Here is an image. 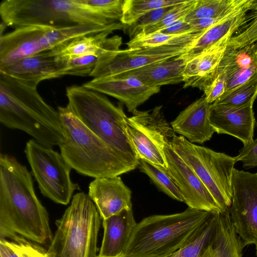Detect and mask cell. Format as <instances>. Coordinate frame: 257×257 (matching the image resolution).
<instances>
[{
    "instance_id": "1",
    "label": "cell",
    "mask_w": 257,
    "mask_h": 257,
    "mask_svg": "<svg viewBox=\"0 0 257 257\" xmlns=\"http://www.w3.org/2000/svg\"><path fill=\"white\" fill-rule=\"evenodd\" d=\"M48 213L34 190L32 174L16 159L0 155V239L23 237L50 243Z\"/></svg>"
},
{
    "instance_id": "2",
    "label": "cell",
    "mask_w": 257,
    "mask_h": 257,
    "mask_svg": "<svg viewBox=\"0 0 257 257\" xmlns=\"http://www.w3.org/2000/svg\"><path fill=\"white\" fill-rule=\"evenodd\" d=\"M64 138L58 146L72 169L94 178L118 176L136 169L139 160L120 152L97 137L69 108L59 106Z\"/></svg>"
},
{
    "instance_id": "3",
    "label": "cell",
    "mask_w": 257,
    "mask_h": 257,
    "mask_svg": "<svg viewBox=\"0 0 257 257\" xmlns=\"http://www.w3.org/2000/svg\"><path fill=\"white\" fill-rule=\"evenodd\" d=\"M0 122L26 132L41 145L59 146L64 135L60 113L37 91L9 76L0 74Z\"/></svg>"
},
{
    "instance_id": "4",
    "label": "cell",
    "mask_w": 257,
    "mask_h": 257,
    "mask_svg": "<svg viewBox=\"0 0 257 257\" xmlns=\"http://www.w3.org/2000/svg\"><path fill=\"white\" fill-rule=\"evenodd\" d=\"M211 212L188 207L168 215H153L137 223L125 257H166L179 250Z\"/></svg>"
},
{
    "instance_id": "5",
    "label": "cell",
    "mask_w": 257,
    "mask_h": 257,
    "mask_svg": "<svg viewBox=\"0 0 257 257\" xmlns=\"http://www.w3.org/2000/svg\"><path fill=\"white\" fill-rule=\"evenodd\" d=\"M66 94L67 106L88 128L116 150L138 159L127 134L128 117L121 104L115 105L83 85L67 87Z\"/></svg>"
},
{
    "instance_id": "6",
    "label": "cell",
    "mask_w": 257,
    "mask_h": 257,
    "mask_svg": "<svg viewBox=\"0 0 257 257\" xmlns=\"http://www.w3.org/2000/svg\"><path fill=\"white\" fill-rule=\"evenodd\" d=\"M101 218L88 194H75L56 221L57 229L47 250L48 256L97 257Z\"/></svg>"
},
{
    "instance_id": "7",
    "label": "cell",
    "mask_w": 257,
    "mask_h": 257,
    "mask_svg": "<svg viewBox=\"0 0 257 257\" xmlns=\"http://www.w3.org/2000/svg\"><path fill=\"white\" fill-rule=\"evenodd\" d=\"M2 21L15 28L28 25L106 26L110 22L88 10L81 0H5Z\"/></svg>"
},
{
    "instance_id": "8",
    "label": "cell",
    "mask_w": 257,
    "mask_h": 257,
    "mask_svg": "<svg viewBox=\"0 0 257 257\" xmlns=\"http://www.w3.org/2000/svg\"><path fill=\"white\" fill-rule=\"evenodd\" d=\"M170 146L197 174L222 212L228 211L235 158L192 144L181 136L176 135Z\"/></svg>"
},
{
    "instance_id": "9",
    "label": "cell",
    "mask_w": 257,
    "mask_h": 257,
    "mask_svg": "<svg viewBox=\"0 0 257 257\" xmlns=\"http://www.w3.org/2000/svg\"><path fill=\"white\" fill-rule=\"evenodd\" d=\"M25 153L41 193L54 202L67 205L78 184L70 178L71 167L61 154L34 139L27 142Z\"/></svg>"
},
{
    "instance_id": "10",
    "label": "cell",
    "mask_w": 257,
    "mask_h": 257,
    "mask_svg": "<svg viewBox=\"0 0 257 257\" xmlns=\"http://www.w3.org/2000/svg\"><path fill=\"white\" fill-rule=\"evenodd\" d=\"M163 105L137 110L127 118L126 132L139 160L167 168L164 147L176 135L163 113Z\"/></svg>"
},
{
    "instance_id": "11",
    "label": "cell",
    "mask_w": 257,
    "mask_h": 257,
    "mask_svg": "<svg viewBox=\"0 0 257 257\" xmlns=\"http://www.w3.org/2000/svg\"><path fill=\"white\" fill-rule=\"evenodd\" d=\"M228 211L243 245L257 244V173L233 169Z\"/></svg>"
},
{
    "instance_id": "12",
    "label": "cell",
    "mask_w": 257,
    "mask_h": 257,
    "mask_svg": "<svg viewBox=\"0 0 257 257\" xmlns=\"http://www.w3.org/2000/svg\"><path fill=\"white\" fill-rule=\"evenodd\" d=\"M192 44H168L158 47L119 50L98 58L90 76H114L184 54Z\"/></svg>"
},
{
    "instance_id": "13",
    "label": "cell",
    "mask_w": 257,
    "mask_h": 257,
    "mask_svg": "<svg viewBox=\"0 0 257 257\" xmlns=\"http://www.w3.org/2000/svg\"><path fill=\"white\" fill-rule=\"evenodd\" d=\"M167 170L189 207L214 213H223L203 182L169 144L164 147Z\"/></svg>"
},
{
    "instance_id": "14",
    "label": "cell",
    "mask_w": 257,
    "mask_h": 257,
    "mask_svg": "<svg viewBox=\"0 0 257 257\" xmlns=\"http://www.w3.org/2000/svg\"><path fill=\"white\" fill-rule=\"evenodd\" d=\"M83 86L116 98L132 113L161 90V87L147 86L135 77L119 75L93 78Z\"/></svg>"
},
{
    "instance_id": "15",
    "label": "cell",
    "mask_w": 257,
    "mask_h": 257,
    "mask_svg": "<svg viewBox=\"0 0 257 257\" xmlns=\"http://www.w3.org/2000/svg\"><path fill=\"white\" fill-rule=\"evenodd\" d=\"M253 104L230 107L213 103L210 108V125L218 134L233 136L246 146L253 141L255 119Z\"/></svg>"
},
{
    "instance_id": "16",
    "label": "cell",
    "mask_w": 257,
    "mask_h": 257,
    "mask_svg": "<svg viewBox=\"0 0 257 257\" xmlns=\"http://www.w3.org/2000/svg\"><path fill=\"white\" fill-rule=\"evenodd\" d=\"M0 74L11 77L35 88L43 80L62 77L58 62L51 50L41 52L9 64L0 66Z\"/></svg>"
},
{
    "instance_id": "17",
    "label": "cell",
    "mask_w": 257,
    "mask_h": 257,
    "mask_svg": "<svg viewBox=\"0 0 257 257\" xmlns=\"http://www.w3.org/2000/svg\"><path fill=\"white\" fill-rule=\"evenodd\" d=\"M88 196L102 220L132 209V192L119 176L95 178L89 185Z\"/></svg>"
},
{
    "instance_id": "18",
    "label": "cell",
    "mask_w": 257,
    "mask_h": 257,
    "mask_svg": "<svg viewBox=\"0 0 257 257\" xmlns=\"http://www.w3.org/2000/svg\"><path fill=\"white\" fill-rule=\"evenodd\" d=\"M221 73H225L226 76V89L222 96L256 75L257 41L239 48L226 46L217 69L216 75Z\"/></svg>"
},
{
    "instance_id": "19",
    "label": "cell",
    "mask_w": 257,
    "mask_h": 257,
    "mask_svg": "<svg viewBox=\"0 0 257 257\" xmlns=\"http://www.w3.org/2000/svg\"><path fill=\"white\" fill-rule=\"evenodd\" d=\"M49 27L44 25L21 26L1 36L0 66L43 52L41 41Z\"/></svg>"
},
{
    "instance_id": "20",
    "label": "cell",
    "mask_w": 257,
    "mask_h": 257,
    "mask_svg": "<svg viewBox=\"0 0 257 257\" xmlns=\"http://www.w3.org/2000/svg\"><path fill=\"white\" fill-rule=\"evenodd\" d=\"M210 105L204 96L193 102L171 122L174 132L192 144L209 141L215 133L209 121Z\"/></svg>"
},
{
    "instance_id": "21",
    "label": "cell",
    "mask_w": 257,
    "mask_h": 257,
    "mask_svg": "<svg viewBox=\"0 0 257 257\" xmlns=\"http://www.w3.org/2000/svg\"><path fill=\"white\" fill-rule=\"evenodd\" d=\"M253 4L236 12L206 30L193 43L188 50L180 57L187 62L212 48L226 45L233 34L246 22L247 12L251 10Z\"/></svg>"
},
{
    "instance_id": "22",
    "label": "cell",
    "mask_w": 257,
    "mask_h": 257,
    "mask_svg": "<svg viewBox=\"0 0 257 257\" xmlns=\"http://www.w3.org/2000/svg\"><path fill=\"white\" fill-rule=\"evenodd\" d=\"M132 209L102 220L103 236L98 256H124L137 225Z\"/></svg>"
},
{
    "instance_id": "23",
    "label": "cell",
    "mask_w": 257,
    "mask_h": 257,
    "mask_svg": "<svg viewBox=\"0 0 257 257\" xmlns=\"http://www.w3.org/2000/svg\"><path fill=\"white\" fill-rule=\"evenodd\" d=\"M113 31H105L76 38L51 50L58 59L94 55L98 58L120 50L122 38L108 36Z\"/></svg>"
},
{
    "instance_id": "24",
    "label": "cell",
    "mask_w": 257,
    "mask_h": 257,
    "mask_svg": "<svg viewBox=\"0 0 257 257\" xmlns=\"http://www.w3.org/2000/svg\"><path fill=\"white\" fill-rule=\"evenodd\" d=\"M186 63L179 56L117 75L135 77L145 85L153 87L176 84L183 82Z\"/></svg>"
},
{
    "instance_id": "25",
    "label": "cell",
    "mask_w": 257,
    "mask_h": 257,
    "mask_svg": "<svg viewBox=\"0 0 257 257\" xmlns=\"http://www.w3.org/2000/svg\"><path fill=\"white\" fill-rule=\"evenodd\" d=\"M226 46L212 48L187 62L183 72V88L196 87L203 91L215 78Z\"/></svg>"
},
{
    "instance_id": "26",
    "label": "cell",
    "mask_w": 257,
    "mask_h": 257,
    "mask_svg": "<svg viewBox=\"0 0 257 257\" xmlns=\"http://www.w3.org/2000/svg\"><path fill=\"white\" fill-rule=\"evenodd\" d=\"M255 0H196L184 20L226 16L251 6Z\"/></svg>"
},
{
    "instance_id": "27",
    "label": "cell",
    "mask_w": 257,
    "mask_h": 257,
    "mask_svg": "<svg viewBox=\"0 0 257 257\" xmlns=\"http://www.w3.org/2000/svg\"><path fill=\"white\" fill-rule=\"evenodd\" d=\"M220 213H212L176 253V257H199L215 236L218 226Z\"/></svg>"
},
{
    "instance_id": "28",
    "label": "cell",
    "mask_w": 257,
    "mask_h": 257,
    "mask_svg": "<svg viewBox=\"0 0 257 257\" xmlns=\"http://www.w3.org/2000/svg\"><path fill=\"white\" fill-rule=\"evenodd\" d=\"M187 33L178 35L164 34L158 32L131 39L126 43L128 49L158 47L168 44H192L203 33Z\"/></svg>"
},
{
    "instance_id": "29",
    "label": "cell",
    "mask_w": 257,
    "mask_h": 257,
    "mask_svg": "<svg viewBox=\"0 0 257 257\" xmlns=\"http://www.w3.org/2000/svg\"><path fill=\"white\" fill-rule=\"evenodd\" d=\"M186 0H124L120 22L128 26L143 15L154 10L173 6Z\"/></svg>"
},
{
    "instance_id": "30",
    "label": "cell",
    "mask_w": 257,
    "mask_h": 257,
    "mask_svg": "<svg viewBox=\"0 0 257 257\" xmlns=\"http://www.w3.org/2000/svg\"><path fill=\"white\" fill-rule=\"evenodd\" d=\"M139 166L141 171L147 175L160 190L170 198L183 202L179 189L166 168L144 160H139Z\"/></svg>"
},
{
    "instance_id": "31",
    "label": "cell",
    "mask_w": 257,
    "mask_h": 257,
    "mask_svg": "<svg viewBox=\"0 0 257 257\" xmlns=\"http://www.w3.org/2000/svg\"><path fill=\"white\" fill-rule=\"evenodd\" d=\"M257 96V74L213 103L238 107L253 103Z\"/></svg>"
},
{
    "instance_id": "32",
    "label": "cell",
    "mask_w": 257,
    "mask_h": 257,
    "mask_svg": "<svg viewBox=\"0 0 257 257\" xmlns=\"http://www.w3.org/2000/svg\"><path fill=\"white\" fill-rule=\"evenodd\" d=\"M56 58L58 62L61 76L66 75L90 76L98 60V58L94 55Z\"/></svg>"
},
{
    "instance_id": "33",
    "label": "cell",
    "mask_w": 257,
    "mask_h": 257,
    "mask_svg": "<svg viewBox=\"0 0 257 257\" xmlns=\"http://www.w3.org/2000/svg\"><path fill=\"white\" fill-rule=\"evenodd\" d=\"M124 0H81L90 11L112 22H120Z\"/></svg>"
},
{
    "instance_id": "34",
    "label": "cell",
    "mask_w": 257,
    "mask_h": 257,
    "mask_svg": "<svg viewBox=\"0 0 257 257\" xmlns=\"http://www.w3.org/2000/svg\"><path fill=\"white\" fill-rule=\"evenodd\" d=\"M195 1L196 0H186L183 3L176 5L159 22L142 29L135 37L139 35H145L157 32L177 21L184 18L193 8Z\"/></svg>"
},
{
    "instance_id": "35",
    "label": "cell",
    "mask_w": 257,
    "mask_h": 257,
    "mask_svg": "<svg viewBox=\"0 0 257 257\" xmlns=\"http://www.w3.org/2000/svg\"><path fill=\"white\" fill-rule=\"evenodd\" d=\"M5 240L19 257H49L47 250L42 247L24 238L18 237Z\"/></svg>"
},
{
    "instance_id": "36",
    "label": "cell",
    "mask_w": 257,
    "mask_h": 257,
    "mask_svg": "<svg viewBox=\"0 0 257 257\" xmlns=\"http://www.w3.org/2000/svg\"><path fill=\"white\" fill-rule=\"evenodd\" d=\"M176 6L154 10L142 16L132 25L127 26V32L131 39L134 38L142 29L159 22Z\"/></svg>"
},
{
    "instance_id": "37",
    "label": "cell",
    "mask_w": 257,
    "mask_h": 257,
    "mask_svg": "<svg viewBox=\"0 0 257 257\" xmlns=\"http://www.w3.org/2000/svg\"><path fill=\"white\" fill-rule=\"evenodd\" d=\"M226 86V76L225 73L217 74L214 80L203 91L208 103L212 104L224 93Z\"/></svg>"
},
{
    "instance_id": "38",
    "label": "cell",
    "mask_w": 257,
    "mask_h": 257,
    "mask_svg": "<svg viewBox=\"0 0 257 257\" xmlns=\"http://www.w3.org/2000/svg\"><path fill=\"white\" fill-rule=\"evenodd\" d=\"M237 162L241 161L243 167L248 169L257 167V138L253 142L243 146L239 151V154L235 157Z\"/></svg>"
},
{
    "instance_id": "39",
    "label": "cell",
    "mask_w": 257,
    "mask_h": 257,
    "mask_svg": "<svg viewBox=\"0 0 257 257\" xmlns=\"http://www.w3.org/2000/svg\"><path fill=\"white\" fill-rule=\"evenodd\" d=\"M158 32L172 35H178L187 33H196L194 31L189 23L186 22L184 18L180 19Z\"/></svg>"
},
{
    "instance_id": "40",
    "label": "cell",
    "mask_w": 257,
    "mask_h": 257,
    "mask_svg": "<svg viewBox=\"0 0 257 257\" xmlns=\"http://www.w3.org/2000/svg\"><path fill=\"white\" fill-rule=\"evenodd\" d=\"M235 13H234L233 14L227 15L226 16L220 17V18H202V19H196V20H192V21L189 22L188 23H189V24L191 25V26L195 32L198 33H200L204 32V31H205L206 30H207L208 29H209V28H210L214 25H215L216 23L219 22L220 21L227 18V17H229L230 16L232 15V14H233Z\"/></svg>"
},
{
    "instance_id": "41",
    "label": "cell",
    "mask_w": 257,
    "mask_h": 257,
    "mask_svg": "<svg viewBox=\"0 0 257 257\" xmlns=\"http://www.w3.org/2000/svg\"><path fill=\"white\" fill-rule=\"evenodd\" d=\"M0 257H19L5 239H0Z\"/></svg>"
},
{
    "instance_id": "42",
    "label": "cell",
    "mask_w": 257,
    "mask_h": 257,
    "mask_svg": "<svg viewBox=\"0 0 257 257\" xmlns=\"http://www.w3.org/2000/svg\"><path fill=\"white\" fill-rule=\"evenodd\" d=\"M97 257H125L124 256H100L97 255Z\"/></svg>"
},
{
    "instance_id": "43",
    "label": "cell",
    "mask_w": 257,
    "mask_h": 257,
    "mask_svg": "<svg viewBox=\"0 0 257 257\" xmlns=\"http://www.w3.org/2000/svg\"><path fill=\"white\" fill-rule=\"evenodd\" d=\"M166 257H176V253H174V254H172V255H170V256H166Z\"/></svg>"
},
{
    "instance_id": "44",
    "label": "cell",
    "mask_w": 257,
    "mask_h": 257,
    "mask_svg": "<svg viewBox=\"0 0 257 257\" xmlns=\"http://www.w3.org/2000/svg\"><path fill=\"white\" fill-rule=\"evenodd\" d=\"M255 250H256V255L257 256V244H255Z\"/></svg>"
},
{
    "instance_id": "45",
    "label": "cell",
    "mask_w": 257,
    "mask_h": 257,
    "mask_svg": "<svg viewBox=\"0 0 257 257\" xmlns=\"http://www.w3.org/2000/svg\"><path fill=\"white\" fill-rule=\"evenodd\" d=\"M256 125H257V123H256Z\"/></svg>"
}]
</instances>
